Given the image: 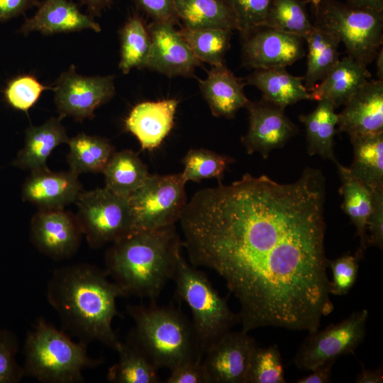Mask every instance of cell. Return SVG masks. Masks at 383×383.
Masks as SVG:
<instances>
[{"label":"cell","instance_id":"cell-45","mask_svg":"<svg viewBox=\"0 0 383 383\" xmlns=\"http://www.w3.org/2000/svg\"><path fill=\"white\" fill-rule=\"evenodd\" d=\"M39 0H0V22H5L23 14L28 9L38 6Z\"/></svg>","mask_w":383,"mask_h":383},{"label":"cell","instance_id":"cell-48","mask_svg":"<svg viewBox=\"0 0 383 383\" xmlns=\"http://www.w3.org/2000/svg\"><path fill=\"white\" fill-rule=\"evenodd\" d=\"M347 4L358 9L383 12V0H348Z\"/></svg>","mask_w":383,"mask_h":383},{"label":"cell","instance_id":"cell-20","mask_svg":"<svg viewBox=\"0 0 383 383\" xmlns=\"http://www.w3.org/2000/svg\"><path fill=\"white\" fill-rule=\"evenodd\" d=\"M178 103L177 99H169L143 101L133 107L125 121V127L137 138L142 150H154L169 134Z\"/></svg>","mask_w":383,"mask_h":383},{"label":"cell","instance_id":"cell-5","mask_svg":"<svg viewBox=\"0 0 383 383\" xmlns=\"http://www.w3.org/2000/svg\"><path fill=\"white\" fill-rule=\"evenodd\" d=\"M24 353L25 375L43 383L84 382L82 371L102 363L88 355L86 343L72 341L43 318L28 333Z\"/></svg>","mask_w":383,"mask_h":383},{"label":"cell","instance_id":"cell-30","mask_svg":"<svg viewBox=\"0 0 383 383\" xmlns=\"http://www.w3.org/2000/svg\"><path fill=\"white\" fill-rule=\"evenodd\" d=\"M350 139L353 146L350 172L372 191L383 189V133Z\"/></svg>","mask_w":383,"mask_h":383},{"label":"cell","instance_id":"cell-42","mask_svg":"<svg viewBox=\"0 0 383 383\" xmlns=\"http://www.w3.org/2000/svg\"><path fill=\"white\" fill-rule=\"evenodd\" d=\"M368 245L383 249V189L372 191L371 211L367 219Z\"/></svg>","mask_w":383,"mask_h":383},{"label":"cell","instance_id":"cell-2","mask_svg":"<svg viewBox=\"0 0 383 383\" xmlns=\"http://www.w3.org/2000/svg\"><path fill=\"white\" fill-rule=\"evenodd\" d=\"M98 267L86 263L56 269L47 298L63 325L84 343L99 341L116 350L121 341L112 328L120 288Z\"/></svg>","mask_w":383,"mask_h":383},{"label":"cell","instance_id":"cell-22","mask_svg":"<svg viewBox=\"0 0 383 383\" xmlns=\"http://www.w3.org/2000/svg\"><path fill=\"white\" fill-rule=\"evenodd\" d=\"M61 119L52 117L40 126H30L25 132L23 147L12 165L30 172L47 170V159L53 150L69 140Z\"/></svg>","mask_w":383,"mask_h":383},{"label":"cell","instance_id":"cell-1","mask_svg":"<svg viewBox=\"0 0 383 383\" xmlns=\"http://www.w3.org/2000/svg\"><path fill=\"white\" fill-rule=\"evenodd\" d=\"M326 180L306 167L294 182L245 174L196 192L179 219L192 265L221 276L242 330L314 332L333 310L325 252Z\"/></svg>","mask_w":383,"mask_h":383},{"label":"cell","instance_id":"cell-41","mask_svg":"<svg viewBox=\"0 0 383 383\" xmlns=\"http://www.w3.org/2000/svg\"><path fill=\"white\" fill-rule=\"evenodd\" d=\"M18 343L15 335L0 330V383L19 382L25 376L23 367L16 360Z\"/></svg>","mask_w":383,"mask_h":383},{"label":"cell","instance_id":"cell-50","mask_svg":"<svg viewBox=\"0 0 383 383\" xmlns=\"http://www.w3.org/2000/svg\"><path fill=\"white\" fill-rule=\"evenodd\" d=\"M377 65V75L379 80L383 81V49L379 50L374 58Z\"/></svg>","mask_w":383,"mask_h":383},{"label":"cell","instance_id":"cell-39","mask_svg":"<svg viewBox=\"0 0 383 383\" xmlns=\"http://www.w3.org/2000/svg\"><path fill=\"white\" fill-rule=\"evenodd\" d=\"M362 258L355 252V255L346 253L334 260H328V267L332 272V279L328 284L330 294L344 296L350 292L356 282L359 262Z\"/></svg>","mask_w":383,"mask_h":383},{"label":"cell","instance_id":"cell-18","mask_svg":"<svg viewBox=\"0 0 383 383\" xmlns=\"http://www.w3.org/2000/svg\"><path fill=\"white\" fill-rule=\"evenodd\" d=\"M82 192L78 175L48 169L30 172L22 187V199L39 210L62 209L75 203Z\"/></svg>","mask_w":383,"mask_h":383},{"label":"cell","instance_id":"cell-37","mask_svg":"<svg viewBox=\"0 0 383 383\" xmlns=\"http://www.w3.org/2000/svg\"><path fill=\"white\" fill-rule=\"evenodd\" d=\"M282 356L277 345L255 348L245 383H285Z\"/></svg>","mask_w":383,"mask_h":383},{"label":"cell","instance_id":"cell-47","mask_svg":"<svg viewBox=\"0 0 383 383\" xmlns=\"http://www.w3.org/2000/svg\"><path fill=\"white\" fill-rule=\"evenodd\" d=\"M362 369L357 375L355 382L357 383H382L383 382L382 365L376 369H367L361 364Z\"/></svg>","mask_w":383,"mask_h":383},{"label":"cell","instance_id":"cell-28","mask_svg":"<svg viewBox=\"0 0 383 383\" xmlns=\"http://www.w3.org/2000/svg\"><path fill=\"white\" fill-rule=\"evenodd\" d=\"M102 173L105 187L126 199L143 186L150 175L147 166L131 150L115 152Z\"/></svg>","mask_w":383,"mask_h":383},{"label":"cell","instance_id":"cell-46","mask_svg":"<svg viewBox=\"0 0 383 383\" xmlns=\"http://www.w3.org/2000/svg\"><path fill=\"white\" fill-rule=\"evenodd\" d=\"M335 362H328L311 370L306 377L299 378L296 383H328L331 381L332 368Z\"/></svg>","mask_w":383,"mask_h":383},{"label":"cell","instance_id":"cell-51","mask_svg":"<svg viewBox=\"0 0 383 383\" xmlns=\"http://www.w3.org/2000/svg\"><path fill=\"white\" fill-rule=\"evenodd\" d=\"M322 1L323 0H306V2L311 3L315 9L320 4Z\"/></svg>","mask_w":383,"mask_h":383},{"label":"cell","instance_id":"cell-10","mask_svg":"<svg viewBox=\"0 0 383 383\" xmlns=\"http://www.w3.org/2000/svg\"><path fill=\"white\" fill-rule=\"evenodd\" d=\"M368 316L367 309L355 311L338 323L309 333L294 357L296 367L313 370L341 356L354 354L365 337Z\"/></svg>","mask_w":383,"mask_h":383},{"label":"cell","instance_id":"cell-16","mask_svg":"<svg viewBox=\"0 0 383 383\" xmlns=\"http://www.w3.org/2000/svg\"><path fill=\"white\" fill-rule=\"evenodd\" d=\"M174 24L153 21L148 26L150 50L147 67L167 77H194L201 62L181 37Z\"/></svg>","mask_w":383,"mask_h":383},{"label":"cell","instance_id":"cell-27","mask_svg":"<svg viewBox=\"0 0 383 383\" xmlns=\"http://www.w3.org/2000/svg\"><path fill=\"white\" fill-rule=\"evenodd\" d=\"M174 4L184 27L237 30L235 19L226 0H174Z\"/></svg>","mask_w":383,"mask_h":383},{"label":"cell","instance_id":"cell-32","mask_svg":"<svg viewBox=\"0 0 383 383\" xmlns=\"http://www.w3.org/2000/svg\"><path fill=\"white\" fill-rule=\"evenodd\" d=\"M121 42L119 69L128 74L133 68L147 67L150 50L148 26L138 14L128 18L119 30Z\"/></svg>","mask_w":383,"mask_h":383},{"label":"cell","instance_id":"cell-38","mask_svg":"<svg viewBox=\"0 0 383 383\" xmlns=\"http://www.w3.org/2000/svg\"><path fill=\"white\" fill-rule=\"evenodd\" d=\"M52 89L41 84L31 74H21L11 79L3 90L4 99L13 109L27 113L39 99L42 92Z\"/></svg>","mask_w":383,"mask_h":383},{"label":"cell","instance_id":"cell-12","mask_svg":"<svg viewBox=\"0 0 383 383\" xmlns=\"http://www.w3.org/2000/svg\"><path fill=\"white\" fill-rule=\"evenodd\" d=\"M241 35L244 65L255 70L286 68L305 55L303 38L265 25Z\"/></svg>","mask_w":383,"mask_h":383},{"label":"cell","instance_id":"cell-7","mask_svg":"<svg viewBox=\"0 0 383 383\" xmlns=\"http://www.w3.org/2000/svg\"><path fill=\"white\" fill-rule=\"evenodd\" d=\"M315 25L332 33L348 56L367 67L382 47L383 12L353 7L334 0H323L315 8Z\"/></svg>","mask_w":383,"mask_h":383},{"label":"cell","instance_id":"cell-31","mask_svg":"<svg viewBox=\"0 0 383 383\" xmlns=\"http://www.w3.org/2000/svg\"><path fill=\"white\" fill-rule=\"evenodd\" d=\"M67 144V160L70 171L77 175L84 172H102L116 152L108 139L84 133L70 138Z\"/></svg>","mask_w":383,"mask_h":383},{"label":"cell","instance_id":"cell-3","mask_svg":"<svg viewBox=\"0 0 383 383\" xmlns=\"http://www.w3.org/2000/svg\"><path fill=\"white\" fill-rule=\"evenodd\" d=\"M182 248L174 224L133 232L113 243L107 250L105 272L123 296L155 301L172 279Z\"/></svg>","mask_w":383,"mask_h":383},{"label":"cell","instance_id":"cell-19","mask_svg":"<svg viewBox=\"0 0 383 383\" xmlns=\"http://www.w3.org/2000/svg\"><path fill=\"white\" fill-rule=\"evenodd\" d=\"M38 11L26 18L18 32L27 35L33 31L43 35L80 31L91 29L101 30L93 16L82 13L76 4L69 0H43Z\"/></svg>","mask_w":383,"mask_h":383},{"label":"cell","instance_id":"cell-21","mask_svg":"<svg viewBox=\"0 0 383 383\" xmlns=\"http://www.w3.org/2000/svg\"><path fill=\"white\" fill-rule=\"evenodd\" d=\"M202 95L212 114L233 118L250 100L245 96V83L224 65L212 66L206 79L199 80Z\"/></svg>","mask_w":383,"mask_h":383},{"label":"cell","instance_id":"cell-36","mask_svg":"<svg viewBox=\"0 0 383 383\" xmlns=\"http://www.w3.org/2000/svg\"><path fill=\"white\" fill-rule=\"evenodd\" d=\"M234 160L231 157L206 149H191L182 160V175L186 182H200L204 179H221L227 166Z\"/></svg>","mask_w":383,"mask_h":383},{"label":"cell","instance_id":"cell-26","mask_svg":"<svg viewBox=\"0 0 383 383\" xmlns=\"http://www.w3.org/2000/svg\"><path fill=\"white\" fill-rule=\"evenodd\" d=\"M332 102L323 99L312 112L300 115L299 119L305 126L309 155H318L336 164L333 147L338 116Z\"/></svg>","mask_w":383,"mask_h":383},{"label":"cell","instance_id":"cell-13","mask_svg":"<svg viewBox=\"0 0 383 383\" xmlns=\"http://www.w3.org/2000/svg\"><path fill=\"white\" fill-rule=\"evenodd\" d=\"M82 234L77 216L65 209L39 210L30 221L33 244L53 259H64L74 254Z\"/></svg>","mask_w":383,"mask_h":383},{"label":"cell","instance_id":"cell-4","mask_svg":"<svg viewBox=\"0 0 383 383\" xmlns=\"http://www.w3.org/2000/svg\"><path fill=\"white\" fill-rule=\"evenodd\" d=\"M135 322L128 342L157 368L174 367L192 360L202 361L192 322L178 309L158 306L128 305Z\"/></svg>","mask_w":383,"mask_h":383},{"label":"cell","instance_id":"cell-44","mask_svg":"<svg viewBox=\"0 0 383 383\" xmlns=\"http://www.w3.org/2000/svg\"><path fill=\"white\" fill-rule=\"evenodd\" d=\"M136 6L152 18L153 21L179 23L174 0H133Z\"/></svg>","mask_w":383,"mask_h":383},{"label":"cell","instance_id":"cell-8","mask_svg":"<svg viewBox=\"0 0 383 383\" xmlns=\"http://www.w3.org/2000/svg\"><path fill=\"white\" fill-rule=\"evenodd\" d=\"M186 181L182 173L150 174L128 201L133 218V232L174 225L187 204Z\"/></svg>","mask_w":383,"mask_h":383},{"label":"cell","instance_id":"cell-40","mask_svg":"<svg viewBox=\"0 0 383 383\" xmlns=\"http://www.w3.org/2000/svg\"><path fill=\"white\" fill-rule=\"evenodd\" d=\"M272 0H226L240 33L263 25Z\"/></svg>","mask_w":383,"mask_h":383},{"label":"cell","instance_id":"cell-29","mask_svg":"<svg viewBox=\"0 0 383 383\" xmlns=\"http://www.w3.org/2000/svg\"><path fill=\"white\" fill-rule=\"evenodd\" d=\"M304 40L308 55L304 82L311 91L340 60L338 48L340 42L332 33L315 24Z\"/></svg>","mask_w":383,"mask_h":383},{"label":"cell","instance_id":"cell-33","mask_svg":"<svg viewBox=\"0 0 383 383\" xmlns=\"http://www.w3.org/2000/svg\"><path fill=\"white\" fill-rule=\"evenodd\" d=\"M116 351L118 361L111 366L107 380L114 383H159L157 369L138 348L121 341Z\"/></svg>","mask_w":383,"mask_h":383},{"label":"cell","instance_id":"cell-34","mask_svg":"<svg viewBox=\"0 0 383 383\" xmlns=\"http://www.w3.org/2000/svg\"><path fill=\"white\" fill-rule=\"evenodd\" d=\"M178 31L201 62L211 66L223 64L233 30L223 28L191 29L182 26Z\"/></svg>","mask_w":383,"mask_h":383},{"label":"cell","instance_id":"cell-25","mask_svg":"<svg viewBox=\"0 0 383 383\" xmlns=\"http://www.w3.org/2000/svg\"><path fill=\"white\" fill-rule=\"evenodd\" d=\"M335 165L341 182L339 192L343 198L341 208L355 228L360 239V247L356 252L363 257L368 246L367 223L372 208V191L353 176L348 167L338 162Z\"/></svg>","mask_w":383,"mask_h":383},{"label":"cell","instance_id":"cell-6","mask_svg":"<svg viewBox=\"0 0 383 383\" xmlns=\"http://www.w3.org/2000/svg\"><path fill=\"white\" fill-rule=\"evenodd\" d=\"M172 279L176 297L192 311L198 350L203 359L208 350L240 322L239 315L231 311L226 299L219 295L206 275L190 265L182 255Z\"/></svg>","mask_w":383,"mask_h":383},{"label":"cell","instance_id":"cell-35","mask_svg":"<svg viewBox=\"0 0 383 383\" xmlns=\"http://www.w3.org/2000/svg\"><path fill=\"white\" fill-rule=\"evenodd\" d=\"M306 1L272 0L263 25L304 38L311 30Z\"/></svg>","mask_w":383,"mask_h":383},{"label":"cell","instance_id":"cell-14","mask_svg":"<svg viewBox=\"0 0 383 383\" xmlns=\"http://www.w3.org/2000/svg\"><path fill=\"white\" fill-rule=\"evenodd\" d=\"M245 108L249 126L241 142L248 154L257 152L263 158H267L272 150L282 148L297 133V126L282 107L261 99L250 101Z\"/></svg>","mask_w":383,"mask_h":383},{"label":"cell","instance_id":"cell-49","mask_svg":"<svg viewBox=\"0 0 383 383\" xmlns=\"http://www.w3.org/2000/svg\"><path fill=\"white\" fill-rule=\"evenodd\" d=\"M81 4L87 6L91 16H99L104 9L109 7L111 0H81Z\"/></svg>","mask_w":383,"mask_h":383},{"label":"cell","instance_id":"cell-11","mask_svg":"<svg viewBox=\"0 0 383 383\" xmlns=\"http://www.w3.org/2000/svg\"><path fill=\"white\" fill-rule=\"evenodd\" d=\"M113 80L112 75H80L72 65L60 74L52 88L59 118L72 117L79 122L93 118L95 110L113 97Z\"/></svg>","mask_w":383,"mask_h":383},{"label":"cell","instance_id":"cell-24","mask_svg":"<svg viewBox=\"0 0 383 383\" xmlns=\"http://www.w3.org/2000/svg\"><path fill=\"white\" fill-rule=\"evenodd\" d=\"M303 82L304 77L292 75L285 67L257 69L247 79V84L262 93V100L283 109L299 101L313 100Z\"/></svg>","mask_w":383,"mask_h":383},{"label":"cell","instance_id":"cell-17","mask_svg":"<svg viewBox=\"0 0 383 383\" xmlns=\"http://www.w3.org/2000/svg\"><path fill=\"white\" fill-rule=\"evenodd\" d=\"M338 116V131L350 138L383 133V81L369 79Z\"/></svg>","mask_w":383,"mask_h":383},{"label":"cell","instance_id":"cell-15","mask_svg":"<svg viewBox=\"0 0 383 383\" xmlns=\"http://www.w3.org/2000/svg\"><path fill=\"white\" fill-rule=\"evenodd\" d=\"M248 333L230 331L206 353L202 364L210 383H245L250 358L257 346Z\"/></svg>","mask_w":383,"mask_h":383},{"label":"cell","instance_id":"cell-43","mask_svg":"<svg viewBox=\"0 0 383 383\" xmlns=\"http://www.w3.org/2000/svg\"><path fill=\"white\" fill-rule=\"evenodd\" d=\"M170 371L166 383H210L202 361H189Z\"/></svg>","mask_w":383,"mask_h":383},{"label":"cell","instance_id":"cell-9","mask_svg":"<svg viewBox=\"0 0 383 383\" xmlns=\"http://www.w3.org/2000/svg\"><path fill=\"white\" fill-rule=\"evenodd\" d=\"M76 215L83 234L91 248L114 243L133 232V218L128 199L109 189L82 192Z\"/></svg>","mask_w":383,"mask_h":383},{"label":"cell","instance_id":"cell-23","mask_svg":"<svg viewBox=\"0 0 383 383\" xmlns=\"http://www.w3.org/2000/svg\"><path fill=\"white\" fill-rule=\"evenodd\" d=\"M371 76L367 67L346 56L310 92L313 100L327 99L338 108L345 105Z\"/></svg>","mask_w":383,"mask_h":383}]
</instances>
